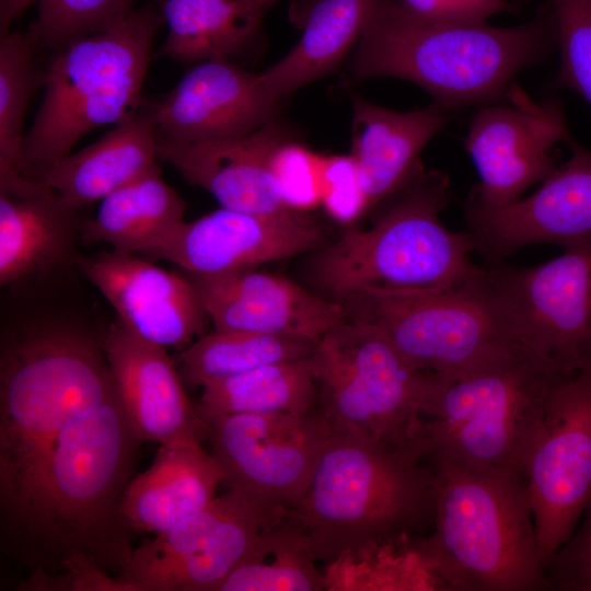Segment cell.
<instances>
[{"instance_id": "obj_24", "label": "cell", "mask_w": 591, "mask_h": 591, "mask_svg": "<svg viewBox=\"0 0 591 591\" xmlns=\"http://www.w3.org/2000/svg\"><path fill=\"white\" fill-rule=\"evenodd\" d=\"M223 474L200 441L161 444L152 464L135 475L120 517L131 532L162 533L205 508Z\"/></svg>"}, {"instance_id": "obj_23", "label": "cell", "mask_w": 591, "mask_h": 591, "mask_svg": "<svg viewBox=\"0 0 591 591\" xmlns=\"http://www.w3.org/2000/svg\"><path fill=\"white\" fill-rule=\"evenodd\" d=\"M351 150L368 213L395 195L425 169L420 153L447 125L449 109L432 102L396 112L352 95Z\"/></svg>"}, {"instance_id": "obj_33", "label": "cell", "mask_w": 591, "mask_h": 591, "mask_svg": "<svg viewBox=\"0 0 591 591\" xmlns=\"http://www.w3.org/2000/svg\"><path fill=\"white\" fill-rule=\"evenodd\" d=\"M36 53L26 32L0 34V177L21 174L24 121L44 81Z\"/></svg>"}, {"instance_id": "obj_11", "label": "cell", "mask_w": 591, "mask_h": 591, "mask_svg": "<svg viewBox=\"0 0 591 591\" xmlns=\"http://www.w3.org/2000/svg\"><path fill=\"white\" fill-rule=\"evenodd\" d=\"M514 333L565 376L591 373V239L532 267H490Z\"/></svg>"}, {"instance_id": "obj_8", "label": "cell", "mask_w": 591, "mask_h": 591, "mask_svg": "<svg viewBox=\"0 0 591 591\" xmlns=\"http://www.w3.org/2000/svg\"><path fill=\"white\" fill-rule=\"evenodd\" d=\"M311 361L317 409L332 427L424 457L418 437L433 373L410 363L376 326L347 315L316 344Z\"/></svg>"}, {"instance_id": "obj_39", "label": "cell", "mask_w": 591, "mask_h": 591, "mask_svg": "<svg viewBox=\"0 0 591 591\" xmlns=\"http://www.w3.org/2000/svg\"><path fill=\"white\" fill-rule=\"evenodd\" d=\"M409 14L439 23L484 24L502 12H514L510 0H397Z\"/></svg>"}, {"instance_id": "obj_27", "label": "cell", "mask_w": 591, "mask_h": 591, "mask_svg": "<svg viewBox=\"0 0 591 591\" xmlns=\"http://www.w3.org/2000/svg\"><path fill=\"white\" fill-rule=\"evenodd\" d=\"M376 0H315L294 47L259 72L267 97L279 104L337 69L358 44Z\"/></svg>"}, {"instance_id": "obj_41", "label": "cell", "mask_w": 591, "mask_h": 591, "mask_svg": "<svg viewBox=\"0 0 591 591\" xmlns=\"http://www.w3.org/2000/svg\"><path fill=\"white\" fill-rule=\"evenodd\" d=\"M37 0H0V34L11 31V26Z\"/></svg>"}, {"instance_id": "obj_6", "label": "cell", "mask_w": 591, "mask_h": 591, "mask_svg": "<svg viewBox=\"0 0 591 591\" xmlns=\"http://www.w3.org/2000/svg\"><path fill=\"white\" fill-rule=\"evenodd\" d=\"M158 5L135 8L99 33L50 53L43 99L25 132L20 173L44 181L89 131L117 124L143 101V82L159 30Z\"/></svg>"}, {"instance_id": "obj_16", "label": "cell", "mask_w": 591, "mask_h": 591, "mask_svg": "<svg viewBox=\"0 0 591 591\" xmlns=\"http://www.w3.org/2000/svg\"><path fill=\"white\" fill-rule=\"evenodd\" d=\"M158 146H189L252 132L279 118V104L262 89L259 72L225 59L189 67L165 94L151 100Z\"/></svg>"}, {"instance_id": "obj_13", "label": "cell", "mask_w": 591, "mask_h": 591, "mask_svg": "<svg viewBox=\"0 0 591 591\" xmlns=\"http://www.w3.org/2000/svg\"><path fill=\"white\" fill-rule=\"evenodd\" d=\"M331 433L316 408L223 415L208 422L207 439L221 485L289 510L308 490Z\"/></svg>"}, {"instance_id": "obj_3", "label": "cell", "mask_w": 591, "mask_h": 591, "mask_svg": "<svg viewBox=\"0 0 591 591\" xmlns=\"http://www.w3.org/2000/svg\"><path fill=\"white\" fill-rule=\"evenodd\" d=\"M434 512L433 473L424 457L332 427L308 490L286 517L326 564L351 548L424 536Z\"/></svg>"}, {"instance_id": "obj_31", "label": "cell", "mask_w": 591, "mask_h": 591, "mask_svg": "<svg viewBox=\"0 0 591 591\" xmlns=\"http://www.w3.org/2000/svg\"><path fill=\"white\" fill-rule=\"evenodd\" d=\"M413 540L372 543L343 552L325 564L324 590H434L443 587L414 547Z\"/></svg>"}, {"instance_id": "obj_4", "label": "cell", "mask_w": 591, "mask_h": 591, "mask_svg": "<svg viewBox=\"0 0 591 591\" xmlns=\"http://www.w3.org/2000/svg\"><path fill=\"white\" fill-rule=\"evenodd\" d=\"M434 479L431 531L413 540L443 587L461 591L547 590L523 473L425 459Z\"/></svg>"}, {"instance_id": "obj_15", "label": "cell", "mask_w": 591, "mask_h": 591, "mask_svg": "<svg viewBox=\"0 0 591 591\" xmlns=\"http://www.w3.org/2000/svg\"><path fill=\"white\" fill-rule=\"evenodd\" d=\"M325 231L309 212L265 215L221 207L184 222L150 259L173 263L194 275H213L314 252Z\"/></svg>"}, {"instance_id": "obj_5", "label": "cell", "mask_w": 591, "mask_h": 591, "mask_svg": "<svg viewBox=\"0 0 591 591\" xmlns=\"http://www.w3.org/2000/svg\"><path fill=\"white\" fill-rule=\"evenodd\" d=\"M449 201V177L424 170L390 197L373 224L347 231L314 256L311 276L323 296L357 297L447 289L475 277L474 241L453 232L440 215Z\"/></svg>"}, {"instance_id": "obj_32", "label": "cell", "mask_w": 591, "mask_h": 591, "mask_svg": "<svg viewBox=\"0 0 591 591\" xmlns=\"http://www.w3.org/2000/svg\"><path fill=\"white\" fill-rule=\"evenodd\" d=\"M320 590H324L323 570L317 568L303 534L285 515L265 531L252 557L217 591Z\"/></svg>"}, {"instance_id": "obj_28", "label": "cell", "mask_w": 591, "mask_h": 591, "mask_svg": "<svg viewBox=\"0 0 591 591\" xmlns=\"http://www.w3.org/2000/svg\"><path fill=\"white\" fill-rule=\"evenodd\" d=\"M187 205L162 176L159 165L101 200L82 221L80 242L146 254L160 246L184 222Z\"/></svg>"}, {"instance_id": "obj_9", "label": "cell", "mask_w": 591, "mask_h": 591, "mask_svg": "<svg viewBox=\"0 0 591 591\" xmlns=\"http://www.w3.org/2000/svg\"><path fill=\"white\" fill-rule=\"evenodd\" d=\"M347 316L367 321L416 368L456 376L520 352L489 268L441 290L384 293L340 302Z\"/></svg>"}, {"instance_id": "obj_37", "label": "cell", "mask_w": 591, "mask_h": 591, "mask_svg": "<svg viewBox=\"0 0 591 591\" xmlns=\"http://www.w3.org/2000/svg\"><path fill=\"white\" fill-rule=\"evenodd\" d=\"M321 207L341 224H351L368 213L357 164L351 154L320 155Z\"/></svg>"}, {"instance_id": "obj_40", "label": "cell", "mask_w": 591, "mask_h": 591, "mask_svg": "<svg viewBox=\"0 0 591 591\" xmlns=\"http://www.w3.org/2000/svg\"><path fill=\"white\" fill-rule=\"evenodd\" d=\"M23 591H125L109 572L91 567L19 586Z\"/></svg>"}, {"instance_id": "obj_17", "label": "cell", "mask_w": 591, "mask_h": 591, "mask_svg": "<svg viewBox=\"0 0 591 591\" xmlns=\"http://www.w3.org/2000/svg\"><path fill=\"white\" fill-rule=\"evenodd\" d=\"M571 157L533 194L494 209L466 206L468 234L485 257L501 259L537 243L591 239V151L575 140Z\"/></svg>"}, {"instance_id": "obj_26", "label": "cell", "mask_w": 591, "mask_h": 591, "mask_svg": "<svg viewBox=\"0 0 591 591\" xmlns=\"http://www.w3.org/2000/svg\"><path fill=\"white\" fill-rule=\"evenodd\" d=\"M282 0H154L167 33L157 55L183 66L237 63L263 40L265 15Z\"/></svg>"}, {"instance_id": "obj_30", "label": "cell", "mask_w": 591, "mask_h": 591, "mask_svg": "<svg viewBox=\"0 0 591 591\" xmlns=\"http://www.w3.org/2000/svg\"><path fill=\"white\" fill-rule=\"evenodd\" d=\"M316 344L290 335L215 328L176 356L178 374L188 389L262 366L310 357Z\"/></svg>"}, {"instance_id": "obj_1", "label": "cell", "mask_w": 591, "mask_h": 591, "mask_svg": "<svg viewBox=\"0 0 591 591\" xmlns=\"http://www.w3.org/2000/svg\"><path fill=\"white\" fill-rule=\"evenodd\" d=\"M111 372L0 390L1 552L28 572L132 552L120 506L140 444Z\"/></svg>"}, {"instance_id": "obj_12", "label": "cell", "mask_w": 591, "mask_h": 591, "mask_svg": "<svg viewBox=\"0 0 591 591\" xmlns=\"http://www.w3.org/2000/svg\"><path fill=\"white\" fill-rule=\"evenodd\" d=\"M544 566L575 532L591 497V373L560 382L523 464Z\"/></svg>"}, {"instance_id": "obj_18", "label": "cell", "mask_w": 591, "mask_h": 591, "mask_svg": "<svg viewBox=\"0 0 591 591\" xmlns=\"http://www.w3.org/2000/svg\"><path fill=\"white\" fill-rule=\"evenodd\" d=\"M77 265L115 309L118 321L166 349L186 348L210 321L188 276L114 250L79 256Z\"/></svg>"}, {"instance_id": "obj_7", "label": "cell", "mask_w": 591, "mask_h": 591, "mask_svg": "<svg viewBox=\"0 0 591 591\" xmlns=\"http://www.w3.org/2000/svg\"><path fill=\"white\" fill-rule=\"evenodd\" d=\"M568 378L526 351L456 376L436 374L419 428L425 459L523 473L551 395Z\"/></svg>"}, {"instance_id": "obj_34", "label": "cell", "mask_w": 591, "mask_h": 591, "mask_svg": "<svg viewBox=\"0 0 591 591\" xmlns=\"http://www.w3.org/2000/svg\"><path fill=\"white\" fill-rule=\"evenodd\" d=\"M137 0H37L26 32L38 50L53 53L104 31L132 11Z\"/></svg>"}, {"instance_id": "obj_25", "label": "cell", "mask_w": 591, "mask_h": 591, "mask_svg": "<svg viewBox=\"0 0 591 591\" xmlns=\"http://www.w3.org/2000/svg\"><path fill=\"white\" fill-rule=\"evenodd\" d=\"M115 125L93 143L63 157L44 179L79 210L158 165L157 120L150 101L143 100Z\"/></svg>"}, {"instance_id": "obj_19", "label": "cell", "mask_w": 591, "mask_h": 591, "mask_svg": "<svg viewBox=\"0 0 591 591\" xmlns=\"http://www.w3.org/2000/svg\"><path fill=\"white\" fill-rule=\"evenodd\" d=\"M188 278L215 328L290 335L318 343L346 318L339 302L252 268L188 274Z\"/></svg>"}, {"instance_id": "obj_20", "label": "cell", "mask_w": 591, "mask_h": 591, "mask_svg": "<svg viewBox=\"0 0 591 591\" xmlns=\"http://www.w3.org/2000/svg\"><path fill=\"white\" fill-rule=\"evenodd\" d=\"M100 339L123 403L143 440L161 445L207 438L208 422L188 399L166 348L120 321Z\"/></svg>"}, {"instance_id": "obj_14", "label": "cell", "mask_w": 591, "mask_h": 591, "mask_svg": "<svg viewBox=\"0 0 591 591\" xmlns=\"http://www.w3.org/2000/svg\"><path fill=\"white\" fill-rule=\"evenodd\" d=\"M505 97L507 103L476 112L464 140L479 176L468 207L494 209L518 201L555 170L553 148L573 141L556 97L533 101L514 83Z\"/></svg>"}, {"instance_id": "obj_35", "label": "cell", "mask_w": 591, "mask_h": 591, "mask_svg": "<svg viewBox=\"0 0 591 591\" xmlns=\"http://www.w3.org/2000/svg\"><path fill=\"white\" fill-rule=\"evenodd\" d=\"M559 49L557 83L591 105V0H553Z\"/></svg>"}, {"instance_id": "obj_38", "label": "cell", "mask_w": 591, "mask_h": 591, "mask_svg": "<svg viewBox=\"0 0 591 591\" xmlns=\"http://www.w3.org/2000/svg\"><path fill=\"white\" fill-rule=\"evenodd\" d=\"M548 589L591 591V497L570 538L545 567Z\"/></svg>"}, {"instance_id": "obj_2", "label": "cell", "mask_w": 591, "mask_h": 591, "mask_svg": "<svg viewBox=\"0 0 591 591\" xmlns=\"http://www.w3.org/2000/svg\"><path fill=\"white\" fill-rule=\"evenodd\" d=\"M557 48L554 12L515 27L422 20L376 0L347 61L356 79L393 77L449 111L505 99L513 79Z\"/></svg>"}, {"instance_id": "obj_22", "label": "cell", "mask_w": 591, "mask_h": 591, "mask_svg": "<svg viewBox=\"0 0 591 591\" xmlns=\"http://www.w3.org/2000/svg\"><path fill=\"white\" fill-rule=\"evenodd\" d=\"M78 212L45 181L0 177V285L77 263Z\"/></svg>"}, {"instance_id": "obj_29", "label": "cell", "mask_w": 591, "mask_h": 591, "mask_svg": "<svg viewBox=\"0 0 591 591\" xmlns=\"http://www.w3.org/2000/svg\"><path fill=\"white\" fill-rule=\"evenodd\" d=\"M196 404L209 422L223 415L308 413L317 408L311 356L206 382Z\"/></svg>"}, {"instance_id": "obj_21", "label": "cell", "mask_w": 591, "mask_h": 591, "mask_svg": "<svg viewBox=\"0 0 591 591\" xmlns=\"http://www.w3.org/2000/svg\"><path fill=\"white\" fill-rule=\"evenodd\" d=\"M279 118L246 135L189 146H158L159 158L223 208L254 213L292 212L281 199L273 172L276 148L293 136Z\"/></svg>"}, {"instance_id": "obj_10", "label": "cell", "mask_w": 591, "mask_h": 591, "mask_svg": "<svg viewBox=\"0 0 591 591\" xmlns=\"http://www.w3.org/2000/svg\"><path fill=\"white\" fill-rule=\"evenodd\" d=\"M287 511L227 489L201 510L134 548L116 578L125 591H217Z\"/></svg>"}, {"instance_id": "obj_36", "label": "cell", "mask_w": 591, "mask_h": 591, "mask_svg": "<svg viewBox=\"0 0 591 591\" xmlns=\"http://www.w3.org/2000/svg\"><path fill=\"white\" fill-rule=\"evenodd\" d=\"M320 155L296 135L276 148L271 172L281 199L291 210L309 212L321 205Z\"/></svg>"}]
</instances>
